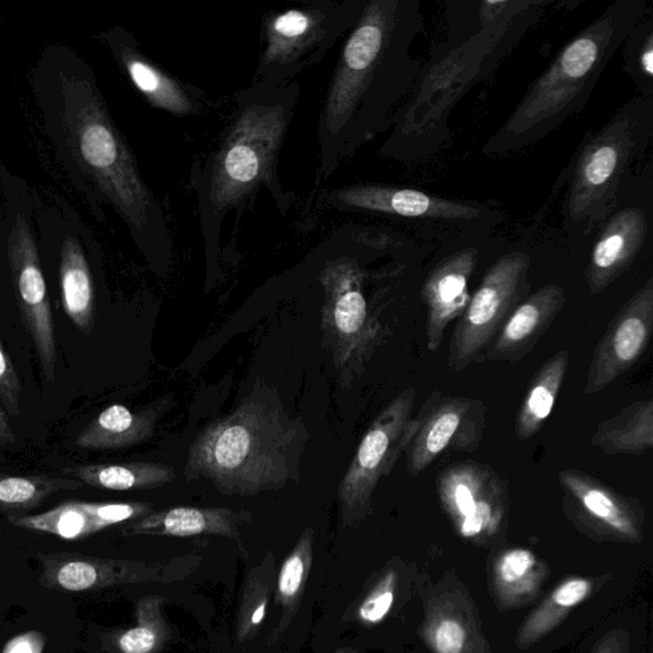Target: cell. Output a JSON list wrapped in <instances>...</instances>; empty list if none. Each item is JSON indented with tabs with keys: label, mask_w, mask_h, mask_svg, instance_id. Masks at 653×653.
Masks as SVG:
<instances>
[{
	"label": "cell",
	"mask_w": 653,
	"mask_h": 653,
	"mask_svg": "<svg viewBox=\"0 0 653 653\" xmlns=\"http://www.w3.org/2000/svg\"><path fill=\"white\" fill-rule=\"evenodd\" d=\"M423 31L418 0H364L343 39L318 118L311 203L326 180L385 131L420 74L412 46Z\"/></svg>",
	"instance_id": "cell-1"
},
{
	"label": "cell",
	"mask_w": 653,
	"mask_h": 653,
	"mask_svg": "<svg viewBox=\"0 0 653 653\" xmlns=\"http://www.w3.org/2000/svg\"><path fill=\"white\" fill-rule=\"evenodd\" d=\"M302 93L294 81L270 91L251 88L233 94L234 114L219 142L194 163L191 185L209 268L221 258L223 223L235 218L238 229L245 209L265 189L281 214L295 204V194L282 185L279 163Z\"/></svg>",
	"instance_id": "cell-2"
},
{
	"label": "cell",
	"mask_w": 653,
	"mask_h": 653,
	"mask_svg": "<svg viewBox=\"0 0 653 653\" xmlns=\"http://www.w3.org/2000/svg\"><path fill=\"white\" fill-rule=\"evenodd\" d=\"M309 434L277 392L258 384L230 415L197 435L187 481L204 479L228 495H255L298 483Z\"/></svg>",
	"instance_id": "cell-3"
},
{
	"label": "cell",
	"mask_w": 653,
	"mask_h": 653,
	"mask_svg": "<svg viewBox=\"0 0 653 653\" xmlns=\"http://www.w3.org/2000/svg\"><path fill=\"white\" fill-rule=\"evenodd\" d=\"M63 94L66 134L77 161L123 219L141 252L157 268H168L173 238L167 212L98 89L89 81L67 79Z\"/></svg>",
	"instance_id": "cell-4"
},
{
	"label": "cell",
	"mask_w": 653,
	"mask_h": 653,
	"mask_svg": "<svg viewBox=\"0 0 653 653\" xmlns=\"http://www.w3.org/2000/svg\"><path fill=\"white\" fill-rule=\"evenodd\" d=\"M644 0H617L566 44L505 123L485 143L489 157L519 151L545 139L587 106L616 51L647 14Z\"/></svg>",
	"instance_id": "cell-5"
},
{
	"label": "cell",
	"mask_w": 653,
	"mask_h": 653,
	"mask_svg": "<svg viewBox=\"0 0 653 653\" xmlns=\"http://www.w3.org/2000/svg\"><path fill=\"white\" fill-rule=\"evenodd\" d=\"M372 229L354 223L333 230L314 249L315 281L323 290L322 330L333 362L352 384L383 341L375 300L369 295L375 274L365 264Z\"/></svg>",
	"instance_id": "cell-6"
},
{
	"label": "cell",
	"mask_w": 653,
	"mask_h": 653,
	"mask_svg": "<svg viewBox=\"0 0 653 653\" xmlns=\"http://www.w3.org/2000/svg\"><path fill=\"white\" fill-rule=\"evenodd\" d=\"M653 100L635 98L590 140L574 158L565 200L566 225L591 231L606 221L626 168L651 139Z\"/></svg>",
	"instance_id": "cell-7"
},
{
	"label": "cell",
	"mask_w": 653,
	"mask_h": 653,
	"mask_svg": "<svg viewBox=\"0 0 653 653\" xmlns=\"http://www.w3.org/2000/svg\"><path fill=\"white\" fill-rule=\"evenodd\" d=\"M364 0H311L270 11L261 26V53L251 88L270 91L320 64L345 38Z\"/></svg>",
	"instance_id": "cell-8"
},
{
	"label": "cell",
	"mask_w": 653,
	"mask_h": 653,
	"mask_svg": "<svg viewBox=\"0 0 653 653\" xmlns=\"http://www.w3.org/2000/svg\"><path fill=\"white\" fill-rule=\"evenodd\" d=\"M415 402L416 390L409 386L380 412L360 442L339 486L342 513L351 522L365 518L375 489L405 454L419 424Z\"/></svg>",
	"instance_id": "cell-9"
},
{
	"label": "cell",
	"mask_w": 653,
	"mask_h": 653,
	"mask_svg": "<svg viewBox=\"0 0 653 653\" xmlns=\"http://www.w3.org/2000/svg\"><path fill=\"white\" fill-rule=\"evenodd\" d=\"M309 212L339 211L380 214L386 218L419 220L442 225H490L502 219L484 203L455 201L442 197L380 183H354L342 187H322Z\"/></svg>",
	"instance_id": "cell-10"
},
{
	"label": "cell",
	"mask_w": 653,
	"mask_h": 653,
	"mask_svg": "<svg viewBox=\"0 0 653 653\" xmlns=\"http://www.w3.org/2000/svg\"><path fill=\"white\" fill-rule=\"evenodd\" d=\"M530 268L526 253L512 252L498 258L486 271L454 326L446 359L450 371L461 373L484 354L514 308L526 298Z\"/></svg>",
	"instance_id": "cell-11"
},
{
	"label": "cell",
	"mask_w": 653,
	"mask_h": 653,
	"mask_svg": "<svg viewBox=\"0 0 653 653\" xmlns=\"http://www.w3.org/2000/svg\"><path fill=\"white\" fill-rule=\"evenodd\" d=\"M436 493L462 539L485 541L503 529L510 486L492 466L472 460L452 463L438 475Z\"/></svg>",
	"instance_id": "cell-12"
},
{
	"label": "cell",
	"mask_w": 653,
	"mask_h": 653,
	"mask_svg": "<svg viewBox=\"0 0 653 653\" xmlns=\"http://www.w3.org/2000/svg\"><path fill=\"white\" fill-rule=\"evenodd\" d=\"M486 415L481 400L442 396L434 391L421 406L416 431L406 446L409 474H423L446 452H476L484 440Z\"/></svg>",
	"instance_id": "cell-13"
},
{
	"label": "cell",
	"mask_w": 653,
	"mask_h": 653,
	"mask_svg": "<svg viewBox=\"0 0 653 653\" xmlns=\"http://www.w3.org/2000/svg\"><path fill=\"white\" fill-rule=\"evenodd\" d=\"M563 511L591 538L639 543L646 512L637 498L616 492L587 472L565 469L557 474Z\"/></svg>",
	"instance_id": "cell-14"
},
{
	"label": "cell",
	"mask_w": 653,
	"mask_h": 653,
	"mask_svg": "<svg viewBox=\"0 0 653 653\" xmlns=\"http://www.w3.org/2000/svg\"><path fill=\"white\" fill-rule=\"evenodd\" d=\"M8 258H10L17 302H19L26 330L36 346L41 372L49 383H54L58 355L53 312H51L36 239L28 220L22 214L17 217L11 237L8 239Z\"/></svg>",
	"instance_id": "cell-15"
},
{
	"label": "cell",
	"mask_w": 653,
	"mask_h": 653,
	"mask_svg": "<svg viewBox=\"0 0 653 653\" xmlns=\"http://www.w3.org/2000/svg\"><path fill=\"white\" fill-rule=\"evenodd\" d=\"M653 332V279L634 292L607 325L594 351L583 392L594 396L629 373L646 354Z\"/></svg>",
	"instance_id": "cell-16"
},
{
	"label": "cell",
	"mask_w": 653,
	"mask_h": 653,
	"mask_svg": "<svg viewBox=\"0 0 653 653\" xmlns=\"http://www.w3.org/2000/svg\"><path fill=\"white\" fill-rule=\"evenodd\" d=\"M104 39L128 80L153 109L177 118H188L202 115L212 107L205 91L177 79L145 56L128 31L110 30Z\"/></svg>",
	"instance_id": "cell-17"
},
{
	"label": "cell",
	"mask_w": 653,
	"mask_h": 653,
	"mask_svg": "<svg viewBox=\"0 0 653 653\" xmlns=\"http://www.w3.org/2000/svg\"><path fill=\"white\" fill-rule=\"evenodd\" d=\"M479 252L463 248L435 265L424 282L421 298L426 307V346H442L449 325L459 320L470 303L469 282L478 265Z\"/></svg>",
	"instance_id": "cell-18"
},
{
	"label": "cell",
	"mask_w": 653,
	"mask_h": 653,
	"mask_svg": "<svg viewBox=\"0 0 653 653\" xmlns=\"http://www.w3.org/2000/svg\"><path fill=\"white\" fill-rule=\"evenodd\" d=\"M566 302L565 290L555 283L540 288L514 308L486 351L493 363L515 364L535 349Z\"/></svg>",
	"instance_id": "cell-19"
},
{
	"label": "cell",
	"mask_w": 653,
	"mask_h": 653,
	"mask_svg": "<svg viewBox=\"0 0 653 653\" xmlns=\"http://www.w3.org/2000/svg\"><path fill=\"white\" fill-rule=\"evenodd\" d=\"M152 511L143 502L97 503L70 501L36 515H10L8 522L17 529L54 535L64 540H81L129 520L140 519Z\"/></svg>",
	"instance_id": "cell-20"
},
{
	"label": "cell",
	"mask_w": 653,
	"mask_h": 653,
	"mask_svg": "<svg viewBox=\"0 0 653 653\" xmlns=\"http://www.w3.org/2000/svg\"><path fill=\"white\" fill-rule=\"evenodd\" d=\"M647 235V217L639 208L621 210L606 220L584 271L592 295L612 287L631 268Z\"/></svg>",
	"instance_id": "cell-21"
},
{
	"label": "cell",
	"mask_w": 653,
	"mask_h": 653,
	"mask_svg": "<svg viewBox=\"0 0 653 653\" xmlns=\"http://www.w3.org/2000/svg\"><path fill=\"white\" fill-rule=\"evenodd\" d=\"M160 414L159 408L133 411L114 403L83 429L76 445L83 450L110 451L141 444L152 436Z\"/></svg>",
	"instance_id": "cell-22"
},
{
	"label": "cell",
	"mask_w": 653,
	"mask_h": 653,
	"mask_svg": "<svg viewBox=\"0 0 653 653\" xmlns=\"http://www.w3.org/2000/svg\"><path fill=\"white\" fill-rule=\"evenodd\" d=\"M570 362L569 350L557 351L532 376L515 418L514 432L520 441L531 440L544 428L560 396Z\"/></svg>",
	"instance_id": "cell-23"
},
{
	"label": "cell",
	"mask_w": 653,
	"mask_h": 653,
	"mask_svg": "<svg viewBox=\"0 0 653 653\" xmlns=\"http://www.w3.org/2000/svg\"><path fill=\"white\" fill-rule=\"evenodd\" d=\"M60 295L64 312L86 336H90L94 323L93 279L79 240L67 237L60 253Z\"/></svg>",
	"instance_id": "cell-24"
},
{
	"label": "cell",
	"mask_w": 653,
	"mask_h": 653,
	"mask_svg": "<svg viewBox=\"0 0 653 653\" xmlns=\"http://www.w3.org/2000/svg\"><path fill=\"white\" fill-rule=\"evenodd\" d=\"M591 445L607 455H642L653 446V400L635 401L603 423Z\"/></svg>",
	"instance_id": "cell-25"
},
{
	"label": "cell",
	"mask_w": 653,
	"mask_h": 653,
	"mask_svg": "<svg viewBox=\"0 0 653 653\" xmlns=\"http://www.w3.org/2000/svg\"><path fill=\"white\" fill-rule=\"evenodd\" d=\"M64 474L81 481L83 485L114 492L158 489L173 483L175 479L173 468L158 462L76 465L64 469Z\"/></svg>",
	"instance_id": "cell-26"
},
{
	"label": "cell",
	"mask_w": 653,
	"mask_h": 653,
	"mask_svg": "<svg viewBox=\"0 0 653 653\" xmlns=\"http://www.w3.org/2000/svg\"><path fill=\"white\" fill-rule=\"evenodd\" d=\"M239 513L225 509L179 506L148 515L129 529V534H160L188 538L205 534H229Z\"/></svg>",
	"instance_id": "cell-27"
},
{
	"label": "cell",
	"mask_w": 653,
	"mask_h": 653,
	"mask_svg": "<svg viewBox=\"0 0 653 653\" xmlns=\"http://www.w3.org/2000/svg\"><path fill=\"white\" fill-rule=\"evenodd\" d=\"M591 591L592 583L586 579L574 577L561 583L522 626L519 647H529L555 630L572 609L590 596Z\"/></svg>",
	"instance_id": "cell-28"
},
{
	"label": "cell",
	"mask_w": 653,
	"mask_h": 653,
	"mask_svg": "<svg viewBox=\"0 0 653 653\" xmlns=\"http://www.w3.org/2000/svg\"><path fill=\"white\" fill-rule=\"evenodd\" d=\"M82 486L76 479L0 474V512L19 515L38 509L50 495Z\"/></svg>",
	"instance_id": "cell-29"
},
{
	"label": "cell",
	"mask_w": 653,
	"mask_h": 653,
	"mask_svg": "<svg viewBox=\"0 0 653 653\" xmlns=\"http://www.w3.org/2000/svg\"><path fill=\"white\" fill-rule=\"evenodd\" d=\"M540 563L528 549L505 550L495 564V584L503 601L518 603L536 591L540 581Z\"/></svg>",
	"instance_id": "cell-30"
},
{
	"label": "cell",
	"mask_w": 653,
	"mask_h": 653,
	"mask_svg": "<svg viewBox=\"0 0 653 653\" xmlns=\"http://www.w3.org/2000/svg\"><path fill=\"white\" fill-rule=\"evenodd\" d=\"M624 70L643 93L653 100V21L646 17L635 28L623 46Z\"/></svg>",
	"instance_id": "cell-31"
},
{
	"label": "cell",
	"mask_w": 653,
	"mask_h": 653,
	"mask_svg": "<svg viewBox=\"0 0 653 653\" xmlns=\"http://www.w3.org/2000/svg\"><path fill=\"white\" fill-rule=\"evenodd\" d=\"M0 401L8 416L21 415L22 384L2 341H0Z\"/></svg>",
	"instance_id": "cell-32"
},
{
	"label": "cell",
	"mask_w": 653,
	"mask_h": 653,
	"mask_svg": "<svg viewBox=\"0 0 653 653\" xmlns=\"http://www.w3.org/2000/svg\"><path fill=\"white\" fill-rule=\"evenodd\" d=\"M468 642V632L458 619L443 617L431 633V643L436 653H462Z\"/></svg>",
	"instance_id": "cell-33"
},
{
	"label": "cell",
	"mask_w": 653,
	"mask_h": 653,
	"mask_svg": "<svg viewBox=\"0 0 653 653\" xmlns=\"http://www.w3.org/2000/svg\"><path fill=\"white\" fill-rule=\"evenodd\" d=\"M393 586L394 575L390 574L374 594L360 607L359 614L364 622H381L390 613L394 600Z\"/></svg>",
	"instance_id": "cell-34"
},
{
	"label": "cell",
	"mask_w": 653,
	"mask_h": 653,
	"mask_svg": "<svg viewBox=\"0 0 653 653\" xmlns=\"http://www.w3.org/2000/svg\"><path fill=\"white\" fill-rule=\"evenodd\" d=\"M157 633L148 625H137L119 639V649L123 653H150L157 646Z\"/></svg>",
	"instance_id": "cell-35"
},
{
	"label": "cell",
	"mask_w": 653,
	"mask_h": 653,
	"mask_svg": "<svg viewBox=\"0 0 653 653\" xmlns=\"http://www.w3.org/2000/svg\"><path fill=\"white\" fill-rule=\"evenodd\" d=\"M304 566L305 563L300 552L290 556L283 564L279 582L280 592L283 596L292 597L297 595L300 586H302Z\"/></svg>",
	"instance_id": "cell-36"
},
{
	"label": "cell",
	"mask_w": 653,
	"mask_h": 653,
	"mask_svg": "<svg viewBox=\"0 0 653 653\" xmlns=\"http://www.w3.org/2000/svg\"><path fill=\"white\" fill-rule=\"evenodd\" d=\"M46 637L38 631L16 635L8 641L2 653H44Z\"/></svg>",
	"instance_id": "cell-37"
},
{
	"label": "cell",
	"mask_w": 653,
	"mask_h": 653,
	"mask_svg": "<svg viewBox=\"0 0 653 653\" xmlns=\"http://www.w3.org/2000/svg\"><path fill=\"white\" fill-rule=\"evenodd\" d=\"M16 443V434L11 425L10 416L6 410L0 406V445H10Z\"/></svg>",
	"instance_id": "cell-38"
},
{
	"label": "cell",
	"mask_w": 653,
	"mask_h": 653,
	"mask_svg": "<svg viewBox=\"0 0 653 653\" xmlns=\"http://www.w3.org/2000/svg\"><path fill=\"white\" fill-rule=\"evenodd\" d=\"M264 612H265V605L263 604L255 610V613L253 614V617H252V622L254 624H260L262 622L263 616H264Z\"/></svg>",
	"instance_id": "cell-39"
}]
</instances>
